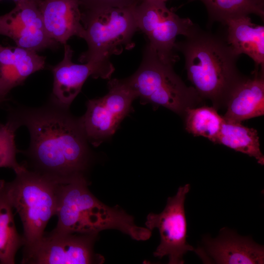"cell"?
I'll return each mask as SVG.
<instances>
[{
    "instance_id": "4",
    "label": "cell",
    "mask_w": 264,
    "mask_h": 264,
    "mask_svg": "<svg viewBox=\"0 0 264 264\" xmlns=\"http://www.w3.org/2000/svg\"><path fill=\"white\" fill-rule=\"evenodd\" d=\"M173 66L161 60L148 44L139 67L124 79L142 104L161 106L184 115L202 99L193 87L186 85Z\"/></svg>"
},
{
    "instance_id": "22",
    "label": "cell",
    "mask_w": 264,
    "mask_h": 264,
    "mask_svg": "<svg viewBox=\"0 0 264 264\" xmlns=\"http://www.w3.org/2000/svg\"><path fill=\"white\" fill-rule=\"evenodd\" d=\"M19 128L14 119L9 117L5 124H0V168L12 169L15 173L24 168L16 158L17 150L15 143L16 130Z\"/></svg>"
},
{
    "instance_id": "19",
    "label": "cell",
    "mask_w": 264,
    "mask_h": 264,
    "mask_svg": "<svg viewBox=\"0 0 264 264\" xmlns=\"http://www.w3.org/2000/svg\"><path fill=\"white\" fill-rule=\"evenodd\" d=\"M215 143L253 157L261 165L264 164L257 131L242 125L241 122L224 120Z\"/></svg>"
},
{
    "instance_id": "12",
    "label": "cell",
    "mask_w": 264,
    "mask_h": 264,
    "mask_svg": "<svg viewBox=\"0 0 264 264\" xmlns=\"http://www.w3.org/2000/svg\"><path fill=\"white\" fill-rule=\"evenodd\" d=\"M64 45L63 60L51 67L53 84L51 100L68 108L90 76L110 79L114 70L110 61L77 64L72 61L73 51L66 44Z\"/></svg>"
},
{
    "instance_id": "13",
    "label": "cell",
    "mask_w": 264,
    "mask_h": 264,
    "mask_svg": "<svg viewBox=\"0 0 264 264\" xmlns=\"http://www.w3.org/2000/svg\"><path fill=\"white\" fill-rule=\"evenodd\" d=\"M204 248L195 250L202 261L219 264H262L264 263V246L251 238L239 235L222 228L215 239H203Z\"/></svg>"
},
{
    "instance_id": "24",
    "label": "cell",
    "mask_w": 264,
    "mask_h": 264,
    "mask_svg": "<svg viewBox=\"0 0 264 264\" xmlns=\"http://www.w3.org/2000/svg\"><path fill=\"white\" fill-rule=\"evenodd\" d=\"M15 2L16 1H19V0H13ZM33 0V1H35L36 2H38L39 1V0Z\"/></svg>"
},
{
    "instance_id": "11",
    "label": "cell",
    "mask_w": 264,
    "mask_h": 264,
    "mask_svg": "<svg viewBox=\"0 0 264 264\" xmlns=\"http://www.w3.org/2000/svg\"><path fill=\"white\" fill-rule=\"evenodd\" d=\"M9 13L0 16V35L12 39L17 46L36 52L59 44L45 29L37 2L20 0Z\"/></svg>"
},
{
    "instance_id": "8",
    "label": "cell",
    "mask_w": 264,
    "mask_h": 264,
    "mask_svg": "<svg viewBox=\"0 0 264 264\" xmlns=\"http://www.w3.org/2000/svg\"><path fill=\"white\" fill-rule=\"evenodd\" d=\"M109 91L103 97L89 100L79 118L88 142L95 147L112 135L132 109L136 96L125 79H109Z\"/></svg>"
},
{
    "instance_id": "3",
    "label": "cell",
    "mask_w": 264,
    "mask_h": 264,
    "mask_svg": "<svg viewBox=\"0 0 264 264\" xmlns=\"http://www.w3.org/2000/svg\"><path fill=\"white\" fill-rule=\"evenodd\" d=\"M86 177L59 184L56 215L57 232L97 234L106 229H116L137 241H146L152 235L146 227L136 225L133 218L120 207L109 206L89 191Z\"/></svg>"
},
{
    "instance_id": "17",
    "label": "cell",
    "mask_w": 264,
    "mask_h": 264,
    "mask_svg": "<svg viewBox=\"0 0 264 264\" xmlns=\"http://www.w3.org/2000/svg\"><path fill=\"white\" fill-rule=\"evenodd\" d=\"M223 25L224 37L234 52L251 58L255 69H264V26L254 24L248 16L230 19Z\"/></svg>"
},
{
    "instance_id": "20",
    "label": "cell",
    "mask_w": 264,
    "mask_h": 264,
    "mask_svg": "<svg viewBox=\"0 0 264 264\" xmlns=\"http://www.w3.org/2000/svg\"><path fill=\"white\" fill-rule=\"evenodd\" d=\"M200 1L206 8L210 24L219 22L223 25L228 20L255 14L263 21L264 0H188Z\"/></svg>"
},
{
    "instance_id": "7",
    "label": "cell",
    "mask_w": 264,
    "mask_h": 264,
    "mask_svg": "<svg viewBox=\"0 0 264 264\" xmlns=\"http://www.w3.org/2000/svg\"><path fill=\"white\" fill-rule=\"evenodd\" d=\"M138 29L148 39V44L163 62L174 65L176 38L189 36L198 25L190 19L181 18L159 0H138L135 7Z\"/></svg>"
},
{
    "instance_id": "23",
    "label": "cell",
    "mask_w": 264,
    "mask_h": 264,
    "mask_svg": "<svg viewBox=\"0 0 264 264\" xmlns=\"http://www.w3.org/2000/svg\"><path fill=\"white\" fill-rule=\"evenodd\" d=\"M82 11L108 7H120L132 4L137 0H79Z\"/></svg>"
},
{
    "instance_id": "14",
    "label": "cell",
    "mask_w": 264,
    "mask_h": 264,
    "mask_svg": "<svg viewBox=\"0 0 264 264\" xmlns=\"http://www.w3.org/2000/svg\"><path fill=\"white\" fill-rule=\"evenodd\" d=\"M37 5L46 32L54 41L64 45L72 36L84 38L79 0H39Z\"/></svg>"
},
{
    "instance_id": "1",
    "label": "cell",
    "mask_w": 264,
    "mask_h": 264,
    "mask_svg": "<svg viewBox=\"0 0 264 264\" xmlns=\"http://www.w3.org/2000/svg\"><path fill=\"white\" fill-rule=\"evenodd\" d=\"M9 117L29 131V146L22 152L27 169L58 184L86 177L92 156L79 118L68 108L50 100L38 108L18 106Z\"/></svg>"
},
{
    "instance_id": "9",
    "label": "cell",
    "mask_w": 264,
    "mask_h": 264,
    "mask_svg": "<svg viewBox=\"0 0 264 264\" xmlns=\"http://www.w3.org/2000/svg\"><path fill=\"white\" fill-rule=\"evenodd\" d=\"M97 234L68 233L53 230L24 245L22 264H102L104 258L93 250Z\"/></svg>"
},
{
    "instance_id": "15",
    "label": "cell",
    "mask_w": 264,
    "mask_h": 264,
    "mask_svg": "<svg viewBox=\"0 0 264 264\" xmlns=\"http://www.w3.org/2000/svg\"><path fill=\"white\" fill-rule=\"evenodd\" d=\"M224 120L241 122L264 114V69H255L250 77L242 79L226 103Z\"/></svg>"
},
{
    "instance_id": "6",
    "label": "cell",
    "mask_w": 264,
    "mask_h": 264,
    "mask_svg": "<svg viewBox=\"0 0 264 264\" xmlns=\"http://www.w3.org/2000/svg\"><path fill=\"white\" fill-rule=\"evenodd\" d=\"M16 175L14 180L6 182V187L22 223L24 245L42 237L48 221L56 215L59 184L25 166Z\"/></svg>"
},
{
    "instance_id": "16",
    "label": "cell",
    "mask_w": 264,
    "mask_h": 264,
    "mask_svg": "<svg viewBox=\"0 0 264 264\" xmlns=\"http://www.w3.org/2000/svg\"><path fill=\"white\" fill-rule=\"evenodd\" d=\"M45 57L18 46L0 44V104L12 89L44 67Z\"/></svg>"
},
{
    "instance_id": "10",
    "label": "cell",
    "mask_w": 264,
    "mask_h": 264,
    "mask_svg": "<svg viewBox=\"0 0 264 264\" xmlns=\"http://www.w3.org/2000/svg\"><path fill=\"white\" fill-rule=\"evenodd\" d=\"M190 186L186 184L178 188L176 194L167 199L166 205L159 214L149 213L145 223L146 227L152 231L158 230L159 244L154 256L159 259L168 256L169 264H182L184 255L195 251L187 241V223L184 203Z\"/></svg>"
},
{
    "instance_id": "2",
    "label": "cell",
    "mask_w": 264,
    "mask_h": 264,
    "mask_svg": "<svg viewBox=\"0 0 264 264\" xmlns=\"http://www.w3.org/2000/svg\"><path fill=\"white\" fill-rule=\"evenodd\" d=\"M175 48L183 54L187 78L200 97L210 100L216 109L226 104L243 76L237 66L239 56L224 36L197 25L184 40L176 42Z\"/></svg>"
},
{
    "instance_id": "5",
    "label": "cell",
    "mask_w": 264,
    "mask_h": 264,
    "mask_svg": "<svg viewBox=\"0 0 264 264\" xmlns=\"http://www.w3.org/2000/svg\"><path fill=\"white\" fill-rule=\"evenodd\" d=\"M137 1L127 6L81 11L88 49L80 55L81 62L110 61L111 55L134 46L132 39L138 30L135 16Z\"/></svg>"
},
{
    "instance_id": "25",
    "label": "cell",
    "mask_w": 264,
    "mask_h": 264,
    "mask_svg": "<svg viewBox=\"0 0 264 264\" xmlns=\"http://www.w3.org/2000/svg\"><path fill=\"white\" fill-rule=\"evenodd\" d=\"M161 0V1H164V2H166L168 0Z\"/></svg>"
},
{
    "instance_id": "21",
    "label": "cell",
    "mask_w": 264,
    "mask_h": 264,
    "mask_svg": "<svg viewBox=\"0 0 264 264\" xmlns=\"http://www.w3.org/2000/svg\"><path fill=\"white\" fill-rule=\"evenodd\" d=\"M185 129L195 136H202L215 143L224 120L215 107L202 106L186 110Z\"/></svg>"
},
{
    "instance_id": "18",
    "label": "cell",
    "mask_w": 264,
    "mask_h": 264,
    "mask_svg": "<svg viewBox=\"0 0 264 264\" xmlns=\"http://www.w3.org/2000/svg\"><path fill=\"white\" fill-rule=\"evenodd\" d=\"M13 207L7 193L6 182L0 179V262L15 264V257L24 240L16 229Z\"/></svg>"
}]
</instances>
